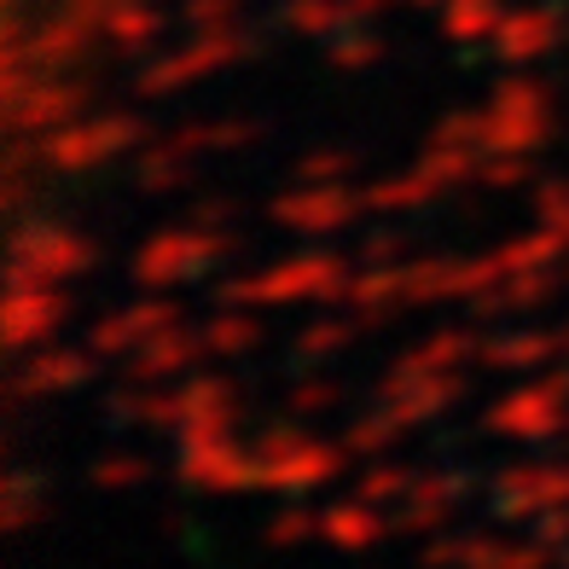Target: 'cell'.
<instances>
[{
    "label": "cell",
    "mask_w": 569,
    "mask_h": 569,
    "mask_svg": "<svg viewBox=\"0 0 569 569\" xmlns=\"http://www.w3.org/2000/svg\"><path fill=\"white\" fill-rule=\"evenodd\" d=\"M308 535H320V517H308V511H279L268 523L273 547H297V540H308Z\"/></svg>",
    "instance_id": "obj_6"
},
{
    "label": "cell",
    "mask_w": 569,
    "mask_h": 569,
    "mask_svg": "<svg viewBox=\"0 0 569 569\" xmlns=\"http://www.w3.org/2000/svg\"><path fill=\"white\" fill-rule=\"evenodd\" d=\"M563 569H569V552H563Z\"/></svg>",
    "instance_id": "obj_9"
},
{
    "label": "cell",
    "mask_w": 569,
    "mask_h": 569,
    "mask_svg": "<svg viewBox=\"0 0 569 569\" xmlns=\"http://www.w3.org/2000/svg\"><path fill=\"white\" fill-rule=\"evenodd\" d=\"M383 535H390V529H383V517L372 511V500L331 506V511L320 517V540H331L338 552H367V547H378Z\"/></svg>",
    "instance_id": "obj_4"
},
{
    "label": "cell",
    "mask_w": 569,
    "mask_h": 569,
    "mask_svg": "<svg viewBox=\"0 0 569 569\" xmlns=\"http://www.w3.org/2000/svg\"><path fill=\"white\" fill-rule=\"evenodd\" d=\"M563 390H569V383H540V390H529V396H517V401L495 407V412H488V425H495V430H511V436H552Z\"/></svg>",
    "instance_id": "obj_3"
},
{
    "label": "cell",
    "mask_w": 569,
    "mask_h": 569,
    "mask_svg": "<svg viewBox=\"0 0 569 569\" xmlns=\"http://www.w3.org/2000/svg\"><path fill=\"white\" fill-rule=\"evenodd\" d=\"M412 495V477L407 471H396V465H378V471H367L360 477V500H407Z\"/></svg>",
    "instance_id": "obj_5"
},
{
    "label": "cell",
    "mask_w": 569,
    "mask_h": 569,
    "mask_svg": "<svg viewBox=\"0 0 569 569\" xmlns=\"http://www.w3.org/2000/svg\"><path fill=\"white\" fill-rule=\"evenodd\" d=\"M93 477L106 482V488H128V482H140V477H146V465H140V459H106Z\"/></svg>",
    "instance_id": "obj_8"
},
{
    "label": "cell",
    "mask_w": 569,
    "mask_h": 569,
    "mask_svg": "<svg viewBox=\"0 0 569 569\" xmlns=\"http://www.w3.org/2000/svg\"><path fill=\"white\" fill-rule=\"evenodd\" d=\"M547 547L540 540H529V547H506V540H482V535H471V540H430L425 547V563L430 569H547Z\"/></svg>",
    "instance_id": "obj_1"
},
{
    "label": "cell",
    "mask_w": 569,
    "mask_h": 569,
    "mask_svg": "<svg viewBox=\"0 0 569 569\" xmlns=\"http://www.w3.org/2000/svg\"><path fill=\"white\" fill-rule=\"evenodd\" d=\"M535 540L547 552H569V506H558V511H540V529H535Z\"/></svg>",
    "instance_id": "obj_7"
},
{
    "label": "cell",
    "mask_w": 569,
    "mask_h": 569,
    "mask_svg": "<svg viewBox=\"0 0 569 569\" xmlns=\"http://www.w3.org/2000/svg\"><path fill=\"white\" fill-rule=\"evenodd\" d=\"M569 506V465H523L500 477V517H540Z\"/></svg>",
    "instance_id": "obj_2"
}]
</instances>
